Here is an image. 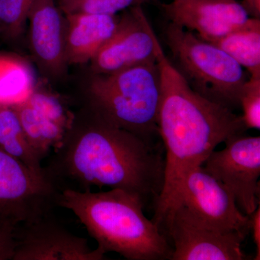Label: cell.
<instances>
[{"instance_id":"9c48e42d","label":"cell","mask_w":260,"mask_h":260,"mask_svg":"<svg viewBox=\"0 0 260 260\" xmlns=\"http://www.w3.org/2000/svg\"><path fill=\"white\" fill-rule=\"evenodd\" d=\"M159 229L168 240H172L170 260L249 259L242 249L245 236L205 226L178 208L168 210L159 224Z\"/></svg>"},{"instance_id":"ffe728a7","label":"cell","mask_w":260,"mask_h":260,"mask_svg":"<svg viewBox=\"0 0 260 260\" xmlns=\"http://www.w3.org/2000/svg\"><path fill=\"white\" fill-rule=\"evenodd\" d=\"M34 0H0V32L15 39L23 31Z\"/></svg>"},{"instance_id":"7c38bea8","label":"cell","mask_w":260,"mask_h":260,"mask_svg":"<svg viewBox=\"0 0 260 260\" xmlns=\"http://www.w3.org/2000/svg\"><path fill=\"white\" fill-rule=\"evenodd\" d=\"M160 6L171 23L208 42L236 30L249 18L237 0H172Z\"/></svg>"},{"instance_id":"52a82bcc","label":"cell","mask_w":260,"mask_h":260,"mask_svg":"<svg viewBox=\"0 0 260 260\" xmlns=\"http://www.w3.org/2000/svg\"><path fill=\"white\" fill-rule=\"evenodd\" d=\"M58 193L44 176L0 149V220L20 225L49 215Z\"/></svg>"},{"instance_id":"d6986e66","label":"cell","mask_w":260,"mask_h":260,"mask_svg":"<svg viewBox=\"0 0 260 260\" xmlns=\"http://www.w3.org/2000/svg\"><path fill=\"white\" fill-rule=\"evenodd\" d=\"M159 0H58L63 14L117 15L119 12L135 6L156 4Z\"/></svg>"},{"instance_id":"277c9868","label":"cell","mask_w":260,"mask_h":260,"mask_svg":"<svg viewBox=\"0 0 260 260\" xmlns=\"http://www.w3.org/2000/svg\"><path fill=\"white\" fill-rule=\"evenodd\" d=\"M85 95V109L103 120L150 144H162L158 127L160 78L156 61L112 74H94Z\"/></svg>"},{"instance_id":"ac0fdd59","label":"cell","mask_w":260,"mask_h":260,"mask_svg":"<svg viewBox=\"0 0 260 260\" xmlns=\"http://www.w3.org/2000/svg\"><path fill=\"white\" fill-rule=\"evenodd\" d=\"M35 89L30 66L23 59L0 54V104L15 105Z\"/></svg>"},{"instance_id":"8fae6325","label":"cell","mask_w":260,"mask_h":260,"mask_svg":"<svg viewBox=\"0 0 260 260\" xmlns=\"http://www.w3.org/2000/svg\"><path fill=\"white\" fill-rule=\"evenodd\" d=\"M102 259V251L92 249L86 239L70 232L51 214L17 227L13 260Z\"/></svg>"},{"instance_id":"cb8c5ba5","label":"cell","mask_w":260,"mask_h":260,"mask_svg":"<svg viewBox=\"0 0 260 260\" xmlns=\"http://www.w3.org/2000/svg\"><path fill=\"white\" fill-rule=\"evenodd\" d=\"M250 233L256 246V254L254 259H260V205L249 215Z\"/></svg>"},{"instance_id":"6da1fadb","label":"cell","mask_w":260,"mask_h":260,"mask_svg":"<svg viewBox=\"0 0 260 260\" xmlns=\"http://www.w3.org/2000/svg\"><path fill=\"white\" fill-rule=\"evenodd\" d=\"M75 115L61 144L43 167L58 191H91L93 186L139 197L155 210L165 183L164 145H153L109 124L85 109Z\"/></svg>"},{"instance_id":"d4e9b609","label":"cell","mask_w":260,"mask_h":260,"mask_svg":"<svg viewBox=\"0 0 260 260\" xmlns=\"http://www.w3.org/2000/svg\"><path fill=\"white\" fill-rule=\"evenodd\" d=\"M242 6L252 18H259L260 0H243Z\"/></svg>"},{"instance_id":"4fadbf2b","label":"cell","mask_w":260,"mask_h":260,"mask_svg":"<svg viewBox=\"0 0 260 260\" xmlns=\"http://www.w3.org/2000/svg\"><path fill=\"white\" fill-rule=\"evenodd\" d=\"M29 42L39 64L52 75L65 65V16L55 0H34L29 10Z\"/></svg>"},{"instance_id":"3957f363","label":"cell","mask_w":260,"mask_h":260,"mask_svg":"<svg viewBox=\"0 0 260 260\" xmlns=\"http://www.w3.org/2000/svg\"><path fill=\"white\" fill-rule=\"evenodd\" d=\"M56 205L76 215L105 254L115 252L128 260L171 259L172 246L145 216V205L136 195L118 189H64L58 193Z\"/></svg>"},{"instance_id":"9a60e30c","label":"cell","mask_w":260,"mask_h":260,"mask_svg":"<svg viewBox=\"0 0 260 260\" xmlns=\"http://www.w3.org/2000/svg\"><path fill=\"white\" fill-rule=\"evenodd\" d=\"M226 52L250 77L260 78V19L249 18L240 27L210 42Z\"/></svg>"},{"instance_id":"30bf717a","label":"cell","mask_w":260,"mask_h":260,"mask_svg":"<svg viewBox=\"0 0 260 260\" xmlns=\"http://www.w3.org/2000/svg\"><path fill=\"white\" fill-rule=\"evenodd\" d=\"M155 35L142 6L123 11L115 31L90 61L94 74H112L156 61Z\"/></svg>"},{"instance_id":"603a6c76","label":"cell","mask_w":260,"mask_h":260,"mask_svg":"<svg viewBox=\"0 0 260 260\" xmlns=\"http://www.w3.org/2000/svg\"><path fill=\"white\" fill-rule=\"evenodd\" d=\"M18 225L8 220H0V260L13 259Z\"/></svg>"},{"instance_id":"e0dca14e","label":"cell","mask_w":260,"mask_h":260,"mask_svg":"<svg viewBox=\"0 0 260 260\" xmlns=\"http://www.w3.org/2000/svg\"><path fill=\"white\" fill-rule=\"evenodd\" d=\"M0 149L44 176L42 160L29 143L14 108L4 104H0Z\"/></svg>"},{"instance_id":"ba28073f","label":"cell","mask_w":260,"mask_h":260,"mask_svg":"<svg viewBox=\"0 0 260 260\" xmlns=\"http://www.w3.org/2000/svg\"><path fill=\"white\" fill-rule=\"evenodd\" d=\"M225 148L213 150L203 164L230 191L239 209L250 215L259 205L260 138L234 135Z\"/></svg>"},{"instance_id":"8992f818","label":"cell","mask_w":260,"mask_h":260,"mask_svg":"<svg viewBox=\"0 0 260 260\" xmlns=\"http://www.w3.org/2000/svg\"><path fill=\"white\" fill-rule=\"evenodd\" d=\"M172 208L219 232L239 233L246 237L250 234L249 215L241 211L232 193L203 166L192 168L184 175L167 212Z\"/></svg>"},{"instance_id":"7402d4cb","label":"cell","mask_w":260,"mask_h":260,"mask_svg":"<svg viewBox=\"0 0 260 260\" xmlns=\"http://www.w3.org/2000/svg\"><path fill=\"white\" fill-rule=\"evenodd\" d=\"M242 119L248 129H260V78L250 77L243 87L240 96Z\"/></svg>"},{"instance_id":"5b68a950","label":"cell","mask_w":260,"mask_h":260,"mask_svg":"<svg viewBox=\"0 0 260 260\" xmlns=\"http://www.w3.org/2000/svg\"><path fill=\"white\" fill-rule=\"evenodd\" d=\"M166 40L181 74L191 88L231 109L240 106L247 81L244 69L232 56L194 32L172 23L165 30Z\"/></svg>"},{"instance_id":"5bb4252c","label":"cell","mask_w":260,"mask_h":260,"mask_svg":"<svg viewBox=\"0 0 260 260\" xmlns=\"http://www.w3.org/2000/svg\"><path fill=\"white\" fill-rule=\"evenodd\" d=\"M65 16V61L83 64L93 59L115 31L117 15L73 13Z\"/></svg>"},{"instance_id":"7a4b0ae2","label":"cell","mask_w":260,"mask_h":260,"mask_svg":"<svg viewBox=\"0 0 260 260\" xmlns=\"http://www.w3.org/2000/svg\"><path fill=\"white\" fill-rule=\"evenodd\" d=\"M160 78L158 133L165 150V183L152 220L159 225L184 175L203 166L219 145L244 134L242 116L194 90L157 42Z\"/></svg>"},{"instance_id":"2e32d148","label":"cell","mask_w":260,"mask_h":260,"mask_svg":"<svg viewBox=\"0 0 260 260\" xmlns=\"http://www.w3.org/2000/svg\"><path fill=\"white\" fill-rule=\"evenodd\" d=\"M12 106L29 143L42 161L51 149H56L61 144L68 130L39 112L27 100Z\"/></svg>"},{"instance_id":"44dd1931","label":"cell","mask_w":260,"mask_h":260,"mask_svg":"<svg viewBox=\"0 0 260 260\" xmlns=\"http://www.w3.org/2000/svg\"><path fill=\"white\" fill-rule=\"evenodd\" d=\"M26 100L39 112L64 129L68 130L71 126L75 114L68 110L57 95L35 88Z\"/></svg>"}]
</instances>
